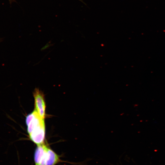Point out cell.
<instances>
[{
  "instance_id": "obj_5",
  "label": "cell",
  "mask_w": 165,
  "mask_h": 165,
  "mask_svg": "<svg viewBox=\"0 0 165 165\" xmlns=\"http://www.w3.org/2000/svg\"><path fill=\"white\" fill-rule=\"evenodd\" d=\"M50 42H49L48 44H47L46 46H44L42 49V50H44L45 49H46L47 48L51 46H52V45L50 43Z\"/></svg>"
},
{
  "instance_id": "obj_4",
  "label": "cell",
  "mask_w": 165,
  "mask_h": 165,
  "mask_svg": "<svg viewBox=\"0 0 165 165\" xmlns=\"http://www.w3.org/2000/svg\"><path fill=\"white\" fill-rule=\"evenodd\" d=\"M46 146L45 143L37 145L34 154L35 165H43L44 156Z\"/></svg>"
},
{
  "instance_id": "obj_3",
  "label": "cell",
  "mask_w": 165,
  "mask_h": 165,
  "mask_svg": "<svg viewBox=\"0 0 165 165\" xmlns=\"http://www.w3.org/2000/svg\"><path fill=\"white\" fill-rule=\"evenodd\" d=\"M60 161L59 156L47 145L44 155L43 165H55Z\"/></svg>"
},
{
  "instance_id": "obj_1",
  "label": "cell",
  "mask_w": 165,
  "mask_h": 165,
  "mask_svg": "<svg viewBox=\"0 0 165 165\" xmlns=\"http://www.w3.org/2000/svg\"><path fill=\"white\" fill-rule=\"evenodd\" d=\"M26 123L31 140L37 145L44 143L45 135L44 120L35 110L26 116Z\"/></svg>"
},
{
  "instance_id": "obj_6",
  "label": "cell",
  "mask_w": 165,
  "mask_h": 165,
  "mask_svg": "<svg viewBox=\"0 0 165 165\" xmlns=\"http://www.w3.org/2000/svg\"><path fill=\"white\" fill-rule=\"evenodd\" d=\"M1 41V39H0V42Z\"/></svg>"
},
{
  "instance_id": "obj_2",
  "label": "cell",
  "mask_w": 165,
  "mask_h": 165,
  "mask_svg": "<svg viewBox=\"0 0 165 165\" xmlns=\"http://www.w3.org/2000/svg\"><path fill=\"white\" fill-rule=\"evenodd\" d=\"M33 94L35 99V110L40 116L44 119L46 105L44 95L42 91L37 88L35 89Z\"/></svg>"
}]
</instances>
